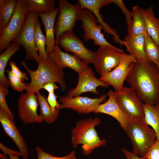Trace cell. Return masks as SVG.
<instances>
[{
    "label": "cell",
    "mask_w": 159,
    "mask_h": 159,
    "mask_svg": "<svg viewBox=\"0 0 159 159\" xmlns=\"http://www.w3.org/2000/svg\"><path fill=\"white\" fill-rule=\"evenodd\" d=\"M159 69L152 62L136 59L126 80L144 103L154 105L159 103Z\"/></svg>",
    "instance_id": "1"
},
{
    "label": "cell",
    "mask_w": 159,
    "mask_h": 159,
    "mask_svg": "<svg viewBox=\"0 0 159 159\" xmlns=\"http://www.w3.org/2000/svg\"><path fill=\"white\" fill-rule=\"evenodd\" d=\"M21 64L28 72L30 77L29 82L26 83L27 92L36 93L42 89L45 83L52 82L58 83L62 92L67 88L64 80V72L55 64L48 55L45 61H41L38 64L37 68L33 70L27 67L25 62L22 61Z\"/></svg>",
    "instance_id": "2"
},
{
    "label": "cell",
    "mask_w": 159,
    "mask_h": 159,
    "mask_svg": "<svg viewBox=\"0 0 159 159\" xmlns=\"http://www.w3.org/2000/svg\"><path fill=\"white\" fill-rule=\"evenodd\" d=\"M100 123V120L98 117H88L77 122L75 127L71 131V143L74 148L81 144L83 153L87 155L95 149L105 146L106 140H101L95 128Z\"/></svg>",
    "instance_id": "3"
},
{
    "label": "cell",
    "mask_w": 159,
    "mask_h": 159,
    "mask_svg": "<svg viewBox=\"0 0 159 159\" xmlns=\"http://www.w3.org/2000/svg\"><path fill=\"white\" fill-rule=\"evenodd\" d=\"M133 146L132 153L143 157L156 141V133L145 119H130L124 130Z\"/></svg>",
    "instance_id": "4"
},
{
    "label": "cell",
    "mask_w": 159,
    "mask_h": 159,
    "mask_svg": "<svg viewBox=\"0 0 159 159\" xmlns=\"http://www.w3.org/2000/svg\"><path fill=\"white\" fill-rule=\"evenodd\" d=\"M39 17L38 13H28L23 28L12 41L24 47L26 54V59L34 60L38 64L42 61L34 42L35 24Z\"/></svg>",
    "instance_id": "5"
},
{
    "label": "cell",
    "mask_w": 159,
    "mask_h": 159,
    "mask_svg": "<svg viewBox=\"0 0 159 159\" xmlns=\"http://www.w3.org/2000/svg\"><path fill=\"white\" fill-rule=\"evenodd\" d=\"M25 0H18L14 14L7 26L0 32V52L6 49L23 28L28 13Z\"/></svg>",
    "instance_id": "6"
},
{
    "label": "cell",
    "mask_w": 159,
    "mask_h": 159,
    "mask_svg": "<svg viewBox=\"0 0 159 159\" xmlns=\"http://www.w3.org/2000/svg\"><path fill=\"white\" fill-rule=\"evenodd\" d=\"M59 12L55 25V40L63 33L72 31L76 21L80 20L82 10L80 4H73L66 0H59Z\"/></svg>",
    "instance_id": "7"
},
{
    "label": "cell",
    "mask_w": 159,
    "mask_h": 159,
    "mask_svg": "<svg viewBox=\"0 0 159 159\" xmlns=\"http://www.w3.org/2000/svg\"><path fill=\"white\" fill-rule=\"evenodd\" d=\"M115 96L118 106L130 118L145 119L144 103L132 87H123L120 91L115 92Z\"/></svg>",
    "instance_id": "8"
},
{
    "label": "cell",
    "mask_w": 159,
    "mask_h": 159,
    "mask_svg": "<svg viewBox=\"0 0 159 159\" xmlns=\"http://www.w3.org/2000/svg\"><path fill=\"white\" fill-rule=\"evenodd\" d=\"M65 51L73 53L83 62L94 64L96 59V52L87 49L82 40L72 31H67L61 34L55 40Z\"/></svg>",
    "instance_id": "9"
},
{
    "label": "cell",
    "mask_w": 159,
    "mask_h": 159,
    "mask_svg": "<svg viewBox=\"0 0 159 159\" xmlns=\"http://www.w3.org/2000/svg\"><path fill=\"white\" fill-rule=\"evenodd\" d=\"M79 20L82 22L81 26L84 33L83 37L85 41L92 39L95 45L99 47H115L105 38L101 31L103 29L102 26L98 23L91 11L87 9H82Z\"/></svg>",
    "instance_id": "10"
},
{
    "label": "cell",
    "mask_w": 159,
    "mask_h": 159,
    "mask_svg": "<svg viewBox=\"0 0 159 159\" xmlns=\"http://www.w3.org/2000/svg\"><path fill=\"white\" fill-rule=\"evenodd\" d=\"M136 60L133 56L125 53L119 65L109 72L102 73L99 79L112 86L115 92L120 91Z\"/></svg>",
    "instance_id": "11"
},
{
    "label": "cell",
    "mask_w": 159,
    "mask_h": 159,
    "mask_svg": "<svg viewBox=\"0 0 159 159\" xmlns=\"http://www.w3.org/2000/svg\"><path fill=\"white\" fill-rule=\"evenodd\" d=\"M107 95L103 94L99 98H91L80 96H61L59 109L70 108L79 113L88 114L93 112L105 101Z\"/></svg>",
    "instance_id": "12"
},
{
    "label": "cell",
    "mask_w": 159,
    "mask_h": 159,
    "mask_svg": "<svg viewBox=\"0 0 159 159\" xmlns=\"http://www.w3.org/2000/svg\"><path fill=\"white\" fill-rule=\"evenodd\" d=\"M124 50L115 47L100 46L96 52V59L93 64L100 74L109 72L119 64L125 53Z\"/></svg>",
    "instance_id": "13"
},
{
    "label": "cell",
    "mask_w": 159,
    "mask_h": 159,
    "mask_svg": "<svg viewBox=\"0 0 159 159\" xmlns=\"http://www.w3.org/2000/svg\"><path fill=\"white\" fill-rule=\"evenodd\" d=\"M38 105L35 94L26 92L19 96L17 102L18 112L19 117L24 124L41 123L43 121L37 113Z\"/></svg>",
    "instance_id": "14"
},
{
    "label": "cell",
    "mask_w": 159,
    "mask_h": 159,
    "mask_svg": "<svg viewBox=\"0 0 159 159\" xmlns=\"http://www.w3.org/2000/svg\"><path fill=\"white\" fill-rule=\"evenodd\" d=\"M78 74V80L77 85L74 88L69 90L66 96L70 97L78 96L87 92L99 94L97 87L101 86L107 88L110 86L107 82L97 78L90 66Z\"/></svg>",
    "instance_id": "15"
},
{
    "label": "cell",
    "mask_w": 159,
    "mask_h": 159,
    "mask_svg": "<svg viewBox=\"0 0 159 159\" xmlns=\"http://www.w3.org/2000/svg\"><path fill=\"white\" fill-rule=\"evenodd\" d=\"M49 55L56 65L63 70L65 68H70L78 74L86 69L88 64L82 61L77 56L64 52L55 43L52 51Z\"/></svg>",
    "instance_id": "16"
},
{
    "label": "cell",
    "mask_w": 159,
    "mask_h": 159,
    "mask_svg": "<svg viewBox=\"0 0 159 159\" xmlns=\"http://www.w3.org/2000/svg\"><path fill=\"white\" fill-rule=\"evenodd\" d=\"M0 122L6 133L16 144L24 159H27L28 148L14 120L3 110L0 109Z\"/></svg>",
    "instance_id": "17"
},
{
    "label": "cell",
    "mask_w": 159,
    "mask_h": 159,
    "mask_svg": "<svg viewBox=\"0 0 159 159\" xmlns=\"http://www.w3.org/2000/svg\"><path fill=\"white\" fill-rule=\"evenodd\" d=\"M107 95L109 97L108 100L100 104L93 112L104 113L111 116L118 121L121 127L125 130L130 118L123 112L117 103L115 92L110 89Z\"/></svg>",
    "instance_id": "18"
},
{
    "label": "cell",
    "mask_w": 159,
    "mask_h": 159,
    "mask_svg": "<svg viewBox=\"0 0 159 159\" xmlns=\"http://www.w3.org/2000/svg\"><path fill=\"white\" fill-rule=\"evenodd\" d=\"M77 2L80 4L82 9H87L94 14L98 23L102 26L105 32L113 36L115 42L120 44L122 43V41L119 39L120 37L117 32L104 21L102 16L100 13V9L112 3V0H78Z\"/></svg>",
    "instance_id": "19"
},
{
    "label": "cell",
    "mask_w": 159,
    "mask_h": 159,
    "mask_svg": "<svg viewBox=\"0 0 159 159\" xmlns=\"http://www.w3.org/2000/svg\"><path fill=\"white\" fill-rule=\"evenodd\" d=\"M59 8L46 13H39L40 17L44 26L46 39V51L49 55L53 50L55 44L54 35L55 21L59 13Z\"/></svg>",
    "instance_id": "20"
},
{
    "label": "cell",
    "mask_w": 159,
    "mask_h": 159,
    "mask_svg": "<svg viewBox=\"0 0 159 159\" xmlns=\"http://www.w3.org/2000/svg\"><path fill=\"white\" fill-rule=\"evenodd\" d=\"M123 42V45L125 46L127 51L136 59L142 62L148 60L144 52V35L132 36L127 35Z\"/></svg>",
    "instance_id": "21"
},
{
    "label": "cell",
    "mask_w": 159,
    "mask_h": 159,
    "mask_svg": "<svg viewBox=\"0 0 159 159\" xmlns=\"http://www.w3.org/2000/svg\"><path fill=\"white\" fill-rule=\"evenodd\" d=\"M132 19L127 26L128 34L129 35H144L147 33L145 19L141 8L137 6H134L131 12Z\"/></svg>",
    "instance_id": "22"
},
{
    "label": "cell",
    "mask_w": 159,
    "mask_h": 159,
    "mask_svg": "<svg viewBox=\"0 0 159 159\" xmlns=\"http://www.w3.org/2000/svg\"><path fill=\"white\" fill-rule=\"evenodd\" d=\"M145 19L148 33L153 40L159 46V18L154 14L153 6L144 9L141 8Z\"/></svg>",
    "instance_id": "23"
},
{
    "label": "cell",
    "mask_w": 159,
    "mask_h": 159,
    "mask_svg": "<svg viewBox=\"0 0 159 159\" xmlns=\"http://www.w3.org/2000/svg\"><path fill=\"white\" fill-rule=\"evenodd\" d=\"M20 48V45L12 42L5 50L0 55V85L9 87V80L5 74L7 64L12 56Z\"/></svg>",
    "instance_id": "24"
},
{
    "label": "cell",
    "mask_w": 159,
    "mask_h": 159,
    "mask_svg": "<svg viewBox=\"0 0 159 159\" xmlns=\"http://www.w3.org/2000/svg\"><path fill=\"white\" fill-rule=\"evenodd\" d=\"M18 0H0V32L8 25L16 10Z\"/></svg>",
    "instance_id": "25"
},
{
    "label": "cell",
    "mask_w": 159,
    "mask_h": 159,
    "mask_svg": "<svg viewBox=\"0 0 159 159\" xmlns=\"http://www.w3.org/2000/svg\"><path fill=\"white\" fill-rule=\"evenodd\" d=\"M36 96L40 107V115L43 121L51 124L57 119L59 114V110L54 112L48 103L47 98L39 91L36 93Z\"/></svg>",
    "instance_id": "26"
},
{
    "label": "cell",
    "mask_w": 159,
    "mask_h": 159,
    "mask_svg": "<svg viewBox=\"0 0 159 159\" xmlns=\"http://www.w3.org/2000/svg\"><path fill=\"white\" fill-rule=\"evenodd\" d=\"M145 119L155 131L156 140L159 141V103L152 105L144 103Z\"/></svg>",
    "instance_id": "27"
},
{
    "label": "cell",
    "mask_w": 159,
    "mask_h": 159,
    "mask_svg": "<svg viewBox=\"0 0 159 159\" xmlns=\"http://www.w3.org/2000/svg\"><path fill=\"white\" fill-rule=\"evenodd\" d=\"M28 13H46L56 8V4L54 0H25Z\"/></svg>",
    "instance_id": "28"
},
{
    "label": "cell",
    "mask_w": 159,
    "mask_h": 159,
    "mask_svg": "<svg viewBox=\"0 0 159 159\" xmlns=\"http://www.w3.org/2000/svg\"><path fill=\"white\" fill-rule=\"evenodd\" d=\"M34 42L41 59L43 61H46L48 56L46 51V39L42 32L41 24L38 19L35 24Z\"/></svg>",
    "instance_id": "29"
},
{
    "label": "cell",
    "mask_w": 159,
    "mask_h": 159,
    "mask_svg": "<svg viewBox=\"0 0 159 159\" xmlns=\"http://www.w3.org/2000/svg\"><path fill=\"white\" fill-rule=\"evenodd\" d=\"M144 36V52L148 59L159 65V46L154 42L148 32Z\"/></svg>",
    "instance_id": "30"
},
{
    "label": "cell",
    "mask_w": 159,
    "mask_h": 159,
    "mask_svg": "<svg viewBox=\"0 0 159 159\" xmlns=\"http://www.w3.org/2000/svg\"><path fill=\"white\" fill-rule=\"evenodd\" d=\"M7 73V79L9 85L14 90L19 92H22L26 88V83H24L15 75L11 70L7 69L6 70Z\"/></svg>",
    "instance_id": "31"
},
{
    "label": "cell",
    "mask_w": 159,
    "mask_h": 159,
    "mask_svg": "<svg viewBox=\"0 0 159 159\" xmlns=\"http://www.w3.org/2000/svg\"><path fill=\"white\" fill-rule=\"evenodd\" d=\"M9 92L8 87L0 85V109L4 111L10 118L14 121V116L6 102V96Z\"/></svg>",
    "instance_id": "32"
},
{
    "label": "cell",
    "mask_w": 159,
    "mask_h": 159,
    "mask_svg": "<svg viewBox=\"0 0 159 159\" xmlns=\"http://www.w3.org/2000/svg\"><path fill=\"white\" fill-rule=\"evenodd\" d=\"M35 150L38 159H77L75 152L72 151L67 155L61 157L53 156L43 150L40 147L37 146Z\"/></svg>",
    "instance_id": "33"
},
{
    "label": "cell",
    "mask_w": 159,
    "mask_h": 159,
    "mask_svg": "<svg viewBox=\"0 0 159 159\" xmlns=\"http://www.w3.org/2000/svg\"><path fill=\"white\" fill-rule=\"evenodd\" d=\"M142 158L146 159H159V141L156 140L148 152Z\"/></svg>",
    "instance_id": "34"
},
{
    "label": "cell",
    "mask_w": 159,
    "mask_h": 159,
    "mask_svg": "<svg viewBox=\"0 0 159 159\" xmlns=\"http://www.w3.org/2000/svg\"><path fill=\"white\" fill-rule=\"evenodd\" d=\"M112 3L117 5L121 9L125 14L126 18L127 26L131 22L132 20V13L129 11L126 7L124 3L121 0H112Z\"/></svg>",
    "instance_id": "35"
},
{
    "label": "cell",
    "mask_w": 159,
    "mask_h": 159,
    "mask_svg": "<svg viewBox=\"0 0 159 159\" xmlns=\"http://www.w3.org/2000/svg\"><path fill=\"white\" fill-rule=\"evenodd\" d=\"M9 64L12 72L19 78L23 82L24 81V80H28L27 74L22 72L17 66L14 62L10 61Z\"/></svg>",
    "instance_id": "36"
},
{
    "label": "cell",
    "mask_w": 159,
    "mask_h": 159,
    "mask_svg": "<svg viewBox=\"0 0 159 159\" xmlns=\"http://www.w3.org/2000/svg\"><path fill=\"white\" fill-rule=\"evenodd\" d=\"M57 96L54 92H52L49 93L47 98V101L54 112L59 110V107L60 104L57 101Z\"/></svg>",
    "instance_id": "37"
},
{
    "label": "cell",
    "mask_w": 159,
    "mask_h": 159,
    "mask_svg": "<svg viewBox=\"0 0 159 159\" xmlns=\"http://www.w3.org/2000/svg\"><path fill=\"white\" fill-rule=\"evenodd\" d=\"M0 148L3 152L4 154L7 157V155H9L10 154H14L18 156H21V154L19 151H17L8 148L1 143H0Z\"/></svg>",
    "instance_id": "38"
},
{
    "label": "cell",
    "mask_w": 159,
    "mask_h": 159,
    "mask_svg": "<svg viewBox=\"0 0 159 159\" xmlns=\"http://www.w3.org/2000/svg\"><path fill=\"white\" fill-rule=\"evenodd\" d=\"M58 87L55 82H50L43 85L42 89L46 90L49 93L54 92L55 90L58 89Z\"/></svg>",
    "instance_id": "39"
},
{
    "label": "cell",
    "mask_w": 159,
    "mask_h": 159,
    "mask_svg": "<svg viewBox=\"0 0 159 159\" xmlns=\"http://www.w3.org/2000/svg\"><path fill=\"white\" fill-rule=\"evenodd\" d=\"M122 151L126 159H146L137 155L125 148H122Z\"/></svg>",
    "instance_id": "40"
},
{
    "label": "cell",
    "mask_w": 159,
    "mask_h": 159,
    "mask_svg": "<svg viewBox=\"0 0 159 159\" xmlns=\"http://www.w3.org/2000/svg\"><path fill=\"white\" fill-rule=\"evenodd\" d=\"M10 159H19L18 155L14 154H10L8 155Z\"/></svg>",
    "instance_id": "41"
},
{
    "label": "cell",
    "mask_w": 159,
    "mask_h": 159,
    "mask_svg": "<svg viewBox=\"0 0 159 159\" xmlns=\"http://www.w3.org/2000/svg\"><path fill=\"white\" fill-rule=\"evenodd\" d=\"M0 157L2 159H7V157L3 153H0Z\"/></svg>",
    "instance_id": "42"
},
{
    "label": "cell",
    "mask_w": 159,
    "mask_h": 159,
    "mask_svg": "<svg viewBox=\"0 0 159 159\" xmlns=\"http://www.w3.org/2000/svg\"><path fill=\"white\" fill-rule=\"evenodd\" d=\"M158 67V68L159 69V65H158L157 66ZM158 80H159V77H158Z\"/></svg>",
    "instance_id": "43"
},
{
    "label": "cell",
    "mask_w": 159,
    "mask_h": 159,
    "mask_svg": "<svg viewBox=\"0 0 159 159\" xmlns=\"http://www.w3.org/2000/svg\"></svg>",
    "instance_id": "44"
}]
</instances>
